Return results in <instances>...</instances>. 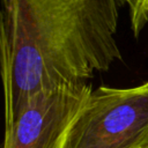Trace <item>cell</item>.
<instances>
[{
    "instance_id": "obj_3",
    "label": "cell",
    "mask_w": 148,
    "mask_h": 148,
    "mask_svg": "<svg viewBox=\"0 0 148 148\" xmlns=\"http://www.w3.org/2000/svg\"><path fill=\"white\" fill-rule=\"evenodd\" d=\"M91 91L88 82L39 91L6 126L3 148H62L71 125Z\"/></svg>"
},
{
    "instance_id": "obj_2",
    "label": "cell",
    "mask_w": 148,
    "mask_h": 148,
    "mask_svg": "<svg viewBox=\"0 0 148 148\" xmlns=\"http://www.w3.org/2000/svg\"><path fill=\"white\" fill-rule=\"evenodd\" d=\"M62 148H148V81L92 89Z\"/></svg>"
},
{
    "instance_id": "obj_4",
    "label": "cell",
    "mask_w": 148,
    "mask_h": 148,
    "mask_svg": "<svg viewBox=\"0 0 148 148\" xmlns=\"http://www.w3.org/2000/svg\"><path fill=\"white\" fill-rule=\"evenodd\" d=\"M120 6L126 5L130 15L132 34L138 38L148 23V0H117Z\"/></svg>"
},
{
    "instance_id": "obj_1",
    "label": "cell",
    "mask_w": 148,
    "mask_h": 148,
    "mask_svg": "<svg viewBox=\"0 0 148 148\" xmlns=\"http://www.w3.org/2000/svg\"><path fill=\"white\" fill-rule=\"evenodd\" d=\"M2 6L6 126L39 91L87 82L121 60L117 0H2Z\"/></svg>"
}]
</instances>
